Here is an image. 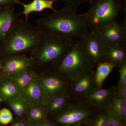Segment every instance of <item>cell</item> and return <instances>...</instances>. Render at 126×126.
<instances>
[{"instance_id":"6da1fadb","label":"cell","mask_w":126,"mask_h":126,"mask_svg":"<svg viewBox=\"0 0 126 126\" xmlns=\"http://www.w3.org/2000/svg\"><path fill=\"white\" fill-rule=\"evenodd\" d=\"M70 6L53 11L52 14L38 19L36 27L43 33L52 32L73 39H79L88 31V25L83 14Z\"/></svg>"},{"instance_id":"7a4b0ae2","label":"cell","mask_w":126,"mask_h":126,"mask_svg":"<svg viewBox=\"0 0 126 126\" xmlns=\"http://www.w3.org/2000/svg\"><path fill=\"white\" fill-rule=\"evenodd\" d=\"M43 33L25 19H18L0 40V56L30 52L38 45Z\"/></svg>"},{"instance_id":"3957f363","label":"cell","mask_w":126,"mask_h":126,"mask_svg":"<svg viewBox=\"0 0 126 126\" xmlns=\"http://www.w3.org/2000/svg\"><path fill=\"white\" fill-rule=\"evenodd\" d=\"M74 41L73 39L54 32L43 33L38 44L30 52L33 65L54 69Z\"/></svg>"},{"instance_id":"277c9868","label":"cell","mask_w":126,"mask_h":126,"mask_svg":"<svg viewBox=\"0 0 126 126\" xmlns=\"http://www.w3.org/2000/svg\"><path fill=\"white\" fill-rule=\"evenodd\" d=\"M83 14L91 31L98 32L117 20L121 11H126V0H92Z\"/></svg>"},{"instance_id":"5b68a950","label":"cell","mask_w":126,"mask_h":126,"mask_svg":"<svg viewBox=\"0 0 126 126\" xmlns=\"http://www.w3.org/2000/svg\"><path fill=\"white\" fill-rule=\"evenodd\" d=\"M94 67L79 39L74 41L70 49L55 68L54 71L66 77L70 82Z\"/></svg>"},{"instance_id":"8992f818","label":"cell","mask_w":126,"mask_h":126,"mask_svg":"<svg viewBox=\"0 0 126 126\" xmlns=\"http://www.w3.org/2000/svg\"><path fill=\"white\" fill-rule=\"evenodd\" d=\"M97 109L90 107L83 101L69 98L65 107L60 112L53 115L51 120L57 126H84L86 121Z\"/></svg>"},{"instance_id":"52a82bcc","label":"cell","mask_w":126,"mask_h":126,"mask_svg":"<svg viewBox=\"0 0 126 126\" xmlns=\"http://www.w3.org/2000/svg\"><path fill=\"white\" fill-rule=\"evenodd\" d=\"M94 75L95 72L92 69L70 82L66 92L69 98L82 101L93 91L99 88L94 79Z\"/></svg>"},{"instance_id":"ba28073f","label":"cell","mask_w":126,"mask_h":126,"mask_svg":"<svg viewBox=\"0 0 126 126\" xmlns=\"http://www.w3.org/2000/svg\"><path fill=\"white\" fill-rule=\"evenodd\" d=\"M79 39L85 54L94 67L104 62V42L98 32L88 31Z\"/></svg>"},{"instance_id":"9c48e42d","label":"cell","mask_w":126,"mask_h":126,"mask_svg":"<svg viewBox=\"0 0 126 126\" xmlns=\"http://www.w3.org/2000/svg\"><path fill=\"white\" fill-rule=\"evenodd\" d=\"M98 32L105 43L126 46V17L122 20H117Z\"/></svg>"},{"instance_id":"30bf717a","label":"cell","mask_w":126,"mask_h":126,"mask_svg":"<svg viewBox=\"0 0 126 126\" xmlns=\"http://www.w3.org/2000/svg\"><path fill=\"white\" fill-rule=\"evenodd\" d=\"M1 62L2 70L5 74L12 77L29 70V68L33 65L32 58L23 53L5 56Z\"/></svg>"},{"instance_id":"8fae6325","label":"cell","mask_w":126,"mask_h":126,"mask_svg":"<svg viewBox=\"0 0 126 126\" xmlns=\"http://www.w3.org/2000/svg\"><path fill=\"white\" fill-rule=\"evenodd\" d=\"M40 77L48 99L55 94L67 92L70 81L62 75L56 72H49Z\"/></svg>"},{"instance_id":"7c38bea8","label":"cell","mask_w":126,"mask_h":126,"mask_svg":"<svg viewBox=\"0 0 126 126\" xmlns=\"http://www.w3.org/2000/svg\"><path fill=\"white\" fill-rule=\"evenodd\" d=\"M21 97L30 104H40L46 106L48 98L41 81L37 76L23 90L20 92Z\"/></svg>"},{"instance_id":"4fadbf2b","label":"cell","mask_w":126,"mask_h":126,"mask_svg":"<svg viewBox=\"0 0 126 126\" xmlns=\"http://www.w3.org/2000/svg\"><path fill=\"white\" fill-rule=\"evenodd\" d=\"M116 95V87L112 86L106 89H97L88 94L82 101L90 107L106 109L108 108Z\"/></svg>"},{"instance_id":"5bb4252c","label":"cell","mask_w":126,"mask_h":126,"mask_svg":"<svg viewBox=\"0 0 126 126\" xmlns=\"http://www.w3.org/2000/svg\"><path fill=\"white\" fill-rule=\"evenodd\" d=\"M104 61L111 63L118 69L126 63V46L114 45L104 43Z\"/></svg>"},{"instance_id":"9a60e30c","label":"cell","mask_w":126,"mask_h":126,"mask_svg":"<svg viewBox=\"0 0 126 126\" xmlns=\"http://www.w3.org/2000/svg\"><path fill=\"white\" fill-rule=\"evenodd\" d=\"M57 1V0H33L30 3L25 4L18 0L16 4L21 5L23 7V11L18 14V15L19 16L24 15L25 19L29 21L30 14L32 13H40L46 9H50L53 12L55 11L56 10L54 8L53 5Z\"/></svg>"},{"instance_id":"2e32d148","label":"cell","mask_w":126,"mask_h":126,"mask_svg":"<svg viewBox=\"0 0 126 126\" xmlns=\"http://www.w3.org/2000/svg\"><path fill=\"white\" fill-rule=\"evenodd\" d=\"M19 16L14 7L0 10V40L15 24Z\"/></svg>"},{"instance_id":"e0dca14e","label":"cell","mask_w":126,"mask_h":126,"mask_svg":"<svg viewBox=\"0 0 126 126\" xmlns=\"http://www.w3.org/2000/svg\"><path fill=\"white\" fill-rule=\"evenodd\" d=\"M20 95L14 77L5 74L0 75V96L7 101Z\"/></svg>"},{"instance_id":"ac0fdd59","label":"cell","mask_w":126,"mask_h":126,"mask_svg":"<svg viewBox=\"0 0 126 126\" xmlns=\"http://www.w3.org/2000/svg\"><path fill=\"white\" fill-rule=\"evenodd\" d=\"M69 99L66 92L61 93L50 97L45 106L48 114L53 116L60 112L65 107Z\"/></svg>"},{"instance_id":"d6986e66","label":"cell","mask_w":126,"mask_h":126,"mask_svg":"<svg viewBox=\"0 0 126 126\" xmlns=\"http://www.w3.org/2000/svg\"><path fill=\"white\" fill-rule=\"evenodd\" d=\"M48 112L46 106L40 104H30L26 117L33 126L41 121L48 119Z\"/></svg>"},{"instance_id":"ffe728a7","label":"cell","mask_w":126,"mask_h":126,"mask_svg":"<svg viewBox=\"0 0 126 126\" xmlns=\"http://www.w3.org/2000/svg\"><path fill=\"white\" fill-rule=\"evenodd\" d=\"M96 66L94 79L98 88H102L104 81L115 67L111 63L106 61L100 62Z\"/></svg>"},{"instance_id":"44dd1931","label":"cell","mask_w":126,"mask_h":126,"mask_svg":"<svg viewBox=\"0 0 126 126\" xmlns=\"http://www.w3.org/2000/svg\"><path fill=\"white\" fill-rule=\"evenodd\" d=\"M7 101L9 107L14 112L16 118L24 116L30 105L20 95L12 98Z\"/></svg>"},{"instance_id":"7402d4cb","label":"cell","mask_w":126,"mask_h":126,"mask_svg":"<svg viewBox=\"0 0 126 126\" xmlns=\"http://www.w3.org/2000/svg\"><path fill=\"white\" fill-rule=\"evenodd\" d=\"M108 108L112 110L126 125V99L116 96Z\"/></svg>"},{"instance_id":"603a6c76","label":"cell","mask_w":126,"mask_h":126,"mask_svg":"<svg viewBox=\"0 0 126 126\" xmlns=\"http://www.w3.org/2000/svg\"><path fill=\"white\" fill-rule=\"evenodd\" d=\"M84 126H109L105 109L96 110L86 121Z\"/></svg>"},{"instance_id":"cb8c5ba5","label":"cell","mask_w":126,"mask_h":126,"mask_svg":"<svg viewBox=\"0 0 126 126\" xmlns=\"http://www.w3.org/2000/svg\"><path fill=\"white\" fill-rule=\"evenodd\" d=\"M37 75L34 72L28 70L13 77L16 86L20 92Z\"/></svg>"},{"instance_id":"d4e9b609","label":"cell","mask_w":126,"mask_h":126,"mask_svg":"<svg viewBox=\"0 0 126 126\" xmlns=\"http://www.w3.org/2000/svg\"><path fill=\"white\" fill-rule=\"evenodd\" d=\"M106 118L109 126H126L119 117L110 109H105Z\"/></svg>"},{"instance_id":"484cf974","label":"cell","mask_w":126,"mask_h":126,"mask_svg":"<svg viewBox=\"0 0 126 126\" xmlns=\"http://www.w3.org/2000/svg\"><path fill=\"white\" fill-rule=\"evenodd\" d=\"M14 119L11 111L6 108H3L0 110V124L1 125L9 124Z\"/></svg>"},{"instance_id":"4316f807","label":"cell","mask_w":126,"mask_h":126,"mask_svg":"<svg viewBox=\"0 0 126 126\" xmlns=\"http://www.w3.org/2000/svg\"><path fill=\"white\" fill-rule=\"evenodd\" d=\"M9 124L10 126H33L27 120L25 116L15 118Z\"/></svg>"},{"instance_id":"83f0119b","label":"cell","mask_w":126,"mask_h":126,"mask_svg":"<svg viewBox=\"0 0 126 126\" xmlns=\"http://www.w3.org/2000/svg\"><path fill=\"white\" fill-rule=\"evenodd\" d=\"M117 70L120 74V78L117 85L126 86V63Z\"/></svg>"},{"instance_id":"f1b7e54d","label":"cell","mask_w":126,"mask_h":126,"mask_svg":"<svg viewBox=\"0 0 126 126\" xmlns=\"http://www.w3.org/2000/svg\"><path fill=\"white\" fill-rule=\"evenodd\" d=\"M18 0H0V10L14 7Z\"/></svg>"},{"instance_id":"f546056e","label":"cell","mask_w":126,"mask_h":126,"mask_svg":"<svg viewBox=\"0 0 126 126\" xmlns=\"http://www.w3.org/2000/svg\"><path fill=\"white\" fill-rule=\"evenodd\" d=\"M116 89L117 96L126 99V86L117 85Z\"/></svg>"},{"instance_id":"4dcf8cb0","label":"cell","mask_w":126,"mask_h":126,"mask_svg":"<svg viewBox=\"0 0 126 126\" xmlns=\"http://www.w3.org/2000/svg\"><path fill=\"white\" fill-rule=\"evenodd\" d=\"M64 2L65 5H68L73 7H76L79 5L84 0H57Z\"/></svg>"},{"instance_id":"1f68e13d","label":"cell","mask_w":126,"mask_h":126,"mask_svg":"<svg viewBox=\"0 0 126 126\" xmlns=\"http://www.w3.org/2000/svg\"><path fill=\"white\" fill-rule=\"evenodd\" d=\"M56 123L51 119H46L41 121L35 125V126H55Z\"/></svg>"},{"instance_id":"d6a6232c","label":"cell","mask_w":126,"mask_h":126,"mask_svg":"<svg viewBox=\"0 0 126 126\" xmlns=\"http://www.w3.org/2000/svg\"><path fill=\"white\" fill-rule=\"evenodd\" d=\"M5 100L1 96H0V106L1 103L4 102H5Z\"/></svg>"},{"instance_id":"836d02e7","label":"cell","mask_w":126,"mask_h":126,"mask_svg":"<svg viewBox=\"0 0 126 126\" xmlns=\"http://www.w3.org/2000/svg\"><path fill=\"white\" fill-rule=\"evenodd\" d=\"M2 63H1V61L0 60V70H2Z\"/></svg>"},{"instance_id":"e575fe53","label":"cell","mask_w":126,"mask_h":126,"mask_svg":"<svg viewBox=\"0 0 126 126\" xmlns=\"http://www.w3.org/2000/svg\"><path fill=\"white\" fill-rule=\"evenodd\" d=\"M2 126V125H1V124H0V126Z\"/></svg>"}]
</instances>
